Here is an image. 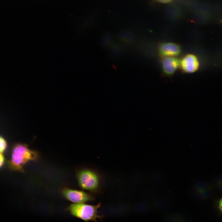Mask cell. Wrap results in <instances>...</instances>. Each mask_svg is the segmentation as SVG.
<instances>
[{
	"mask_svg": "<svg viewBox=\"0 0 222 222\" xmlns=\"http://www.w3.org/2000/svg\"><path fill=\"white\" fill-rule=\"evenodd\" d=\"M38 158L37 152L30 149L27 145L18 144L13 150L8 166L12 170L24 172V166L29 161L37 160Z\"/></svg>",
	"mask_w": 222,
	"mask_h": 222,
	"instance_id": "obj_1",
	"label": "cell"
},
{
	"mask_svg": "<svg viewBox=\"0 0 222 222\" xmlns=\"http://www.w3.org/2000/svg\"><path fill=\"white\" fill-rule=\"evenodd\" d=\"M181 50V47L179 44L172 42L161 43L158 47V54L162 58L177 57L180 54Z\"/></svg>",
	"mask_w": 222,
	"mask_h": 222,
	"instance_id": "obj_6",
	"label": "cell"
},
{
	"mask_svg": "<svg viewBox=\"0 0 222 222\" xmlns=\"http://www.w3.org/2000/svg\"><path fill=\"white\" fill-rule=\"evenodd\" d=\"M110 54L113 58H118L121 56L125 50V47L117 44L110 45Z\"/></svg>",
	"mask_w": 222,
	"mask_h": 222,
	"instance_id": "obj_8",
	"label": "cell"
},
{
	"mask_svg": "<svg viewBox=\"0 0 222 222\" xmlns=\"http://www.w3.org/2000/svg\"><path fill=\"white\" fill-rule=\"evenodd\" d=\"M7 146L6 142L5 140L0 136V152L2 153L5 150Z\"/></svg>",
	"mask_w": 222,
	"mask_h": 222,
	"instance_id": "obj_10",
	"label": "cell"
},
{
	"mask_svg": "<svg viewBox=\"0 0 222 222\" xmlns=\"http://www.w3.org/2000/svg\"><path fill=\"white\" fill-rule=\"evenodd\" d=\"M180 60L177 57L162 58L161 65L163 73L167 76L172 75L179 68Z\"/></svg>",
	"mask_w": 222,
	"mask_h": 222,
	"instance_id": "obj_7",
	"label": "cell"
},
{
	"mask_svg": "<svg viewBox=\"0 0 222 222\" xmlns=\"http://www.w3.org/2000/svg\"><path fill=\"white\" fill-rule=\"evenodd\" d=\"M101 203L96 205H91L84 203L72 204L69 205L67 210L73 216L85 221H94L101 219L102 216L98 214V208Z\"/></svg>",
	"mask_w": 222,
	"mask_h": 222,
	"instance_id": "obj_2",
	"label": "cell"
},
{
	"mask_svg": "<svg viewBox=\"0 0 222 222\" xmlns=\"http://www.w3.org/2000/svg\"><path fill=\"white\" fill-rule=\"evenodd\" d=\"M199 65L198 57L193 54H186L180 59L179 68L185 73L195 72L199 69Z\"/></svg>",
	"mask_w": 222,
	"mask_h": 222,
	"instance_id": "obj_5",
	"label": "cell"
},
{
	"mask_svg": "<svg viewBox=\"0 0 222 222\" xmlns=\"http://www.w3.org/2000/svg\"><path fill=\"white\" fill-rule=\"evenodd\" d=\"M119 38L121 41L127 44H130L133 42L134 40V38L132 35L129 33L121 34Z\"/></svg>",
	"mask_w": 222,
	"mask_h": 222,
	"instance_id": "obj_9",
	"label": "cell"
},
{
	"mask_svg": "<svg viewBox=\"0 0 222 222\" xmlns=\"http://www.w3.org/2000/svg\"><path fill=\"white\" fill-rule=\"evenodd\" d=\"M4 161V158L2 153L0 152V168L3 165Z\"/></svg>",
	"mask_w": 222,
	"mask_h": 222,
	"instance_id": "obj_13",
	"label": "cell"
},
{
	"mask_svg": "<svg viewBox=\"0 0 222 222\" xmlns=\"http://www.w3.org/2000/svg\"><path fill=\"white\" fill-rule=\"evenodd\" d=\"M102 42V46L104 47L108 46L110 44L111 42V38L108 36H106Z\"/></svg>",
	"mask_w": 222,
	"mask_h": 222,
	"instance_id": "obj_11",
	"label": "cell"
},
{
	"mask_svg": "<svg viewBox=\"0 0 222 222\" xmlns=\"http://www.w3.org/2000/svg\"><path fill=\"white\" fill-rule=\"evenodd\" d=\"M62 194L66 199L76 204L85 203L94 199L92 194L82 191L65 188L63 190Z\"/></svg>",
	"mask_w": 222,
	"mask_h": 222,
	"instance_id": "obj_4",
	"label": "cell"
},
{
	"mask_svg": "<svg viewBox=\"0 0 222 222\" xmlns=\"http://www.w3.org/2000/svg\"><path fill=\"white\" fill-rule=\"evenodd\" d=\"M219 208L220 210L222 212V199H221L220 202Z\"/></svg>",
	"mask_w": 222,
	"mask_h": 222,
	"instance_id": "obj_14",
	"label": "cell"
},
{
	"mask_svg": "<svg viewBox=\"0 0 222 222\" xmlns=\"http://www.w3.org/2000/svg\"><path fill=\"white\" fill-rule=\"evenodd\" d=\"M76 178L80 187L92 193L99 192L100 188V179L95 171L88 168L82 169L76 173Z\"/></svg>",
	"mask_w": 222,
	"mask_h": 222,
	"instance_id": "obj_3",
	"label": "cell"
},
{
	"mask_svg": "<svg viewBox=\"0 0 222 222\" xmlns=\"http://www.w3.org/2000/svg\"><path fill=\"white\" fill-rule=\"evenodd\" d=\"M156 2L162 3H168L172 2L173 0H154Z\"/></svg>",
	"mask_w": 222,
	"mask_h": 222,
	"instance_id": "obj_12",
	"label": "cell"
}]
</instances>
